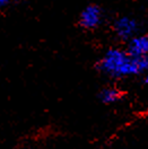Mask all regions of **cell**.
Segmentation results:
<instances>
[{"label": "cell", "mask_w": 148, "mask_h": 149, "mask_svg": "<svg viewBox=\"0 0 148 149\" xmlns=\"http://www.w3.org/2000/svg\"><path fill=\"white\" fill-rule=\"evenodd\" d=\"M9 3H10V1H8V0H0V9L7 7Z\"/></svg>", "instance_id": "6"}, {"label": "cell", "mask_w": 148, "mask_h": 149, "mask_svg": "<svg viewBox=\"0 0 148 149\" xmlns=\"http://www.w3.org/2000/svg\"><path fill=\"white\" fill-rule=\"evenodd\" d=\"M97 68L113 78L139 74L148 70V56L136 58L121 49H110L98 61Z\"/></svg>", "instance_id": "1"}, {"label": "cell", "mask_w": 148, "mask_h": 149, "mask_svg": "<svg viewBox=\"0 0 148 149\" xmlns=\"http://www.w3.org/2000/svg\"><path fill=\"white\" fill-rule=\"evenodd\" d=\"M127 52L136 58L148 56V35H139L131 38Z\"/></svg>", "instance_id": "4"}, {"label": "cell", "mask_w": 148, "mask_h": 149, "mask_svg": "<svg viewBox=\"0 0 148 149\" xmlns=\"http://www.w3.org/2000/svg\"><path fill=\"white\" fill-rule=\"evenodd\" d=\"M144 81H145V84L146 85H148V74L145 77V79H144Z\"/></svg>", "instance_id": "7"}, {"label": "cell", "mask_w": 148, "mask_h": 149, "mask_svg": "<svg viewBox=\"0 0 148 149\" xmlns=\"http://www.w3.org/2000/svg\"><path fill=\"white\" fill-rule=\"evenodd\" d=\"M102 20V9L97 5H89L80 13L79 25L85 29L97 27Z\"/></svg>", "instance_id": "3"}, {"label": "cell", "mask_w": 148, "mask_h": 149, "mask_svg": "<svg viewBox=\"0 0 148 149\" xmlns=\"http://www.w3.org/2000/svg\"><path fill=\"white\" fill-rule=\"evenodd\" d=\"M114 32L121 40H131L136 36L138 31L137 20L128 16H122L114 22Z\"/></svg>", "instance_id": "2"}, {"label": "cell", "mask_w": 148, "mask_h": 149, "mask_svg": "<svg viewBox=\"0 0 148 149\" xmlns=\"http://www.w3.org/2000/svg\"><path fill=\"white\" fill-rule=\"evenodd\" d=\"M122 96V93L115 87H106L100 93V98L104 104H113L118 102Z\"/></svg>", "instance_id": "5"}]
</instances>
